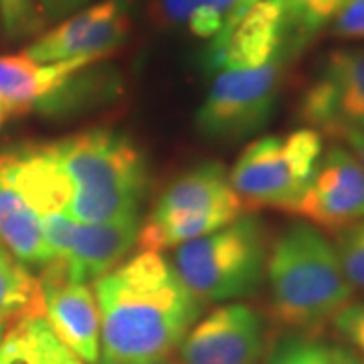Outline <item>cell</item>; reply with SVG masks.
I'll return each instance as SVG.
<instances>
[{
  "instance_id": "cell-3",
  "label": "cell",
  "mask_w": 364,
  "mask_h": 364,
  "mask_svg": "<svg viewBox=\"0 0 364 364\" xmlns=\"http://www.w3.org/2000/svg\"><path fill=\"white\" fill-rule=\"evenodd\" d=\"M53 146L73 186L71 219L112 223L138 217L148 188V168L128 134L93 128L65 136Z\"/></svg>"
},
{
  "instance_id": "cell-15",
  "label": "cell",
  "mask_w": 364,
  "mask_h": 364,
  "mask_svg": "<svg viewBox=\"0 0 364 364\" xmlns=\"http://www.w3.org/2000/svg\"><path fill=\"white\" fill-rule=\"evenodd\" d=\"M287 57V28L282 4L277 0H259L243 14L221 43L208 47L207 65L219 69H251Z\"/></svg>"
},
{
  "instance_id": "cell-31",
  "label": "cell",
  "mask_w": 364,
  "mask_h": 364,
  "mask_svg": "<svg viewBox=\"0 0 364 364\" xmlns=\"http://www.w3.org/2000/svg\"><path fill=\"white\" fill-rule=\"evenodd\" d=\"M11 116H14V109L11 105H6L0 100V126H2L4 122H9V117Z\"/></svg>"
},
{
  "instance_id": "cell-5",
  "label": "cell",
  "mask_w": 364,
  "mask_h": 364,
  "mask_svg": "<svg viewBox=\"0 0 364 364\" xmlns=\"http://www.w3.org/2000/svg\"><path fill=\"white\" fill-rule=\"evenodd\" d=\"M241 208L225 166L200 164L166 186L138 233V245L158 253L181 247L227 227L241 215Z\"/></svg>"
},
{
  "instance_id": "cell-9",
  "label": "cell",
  "mask_w": 364,
  "mask_h": 364,
  "mask_svg": "<svg viewBox=\"0 0 364 364\" xmlns=\"http://www.w3.org/2000/svg\"><path fill=\"white\" fill-rule=\"evenodd\" d=\"M130 31L132 0H100L53 25L23 53L39 63L102 61L124 45Z\"/></svg>"
},
{
  "instance_id": "cell-32",
  "label": "cell",
  "mask_w": 364,
  "mask_h": 364,
  "mask_svg": "<svg viewBox=\"0 0 364 364\" xmlns=\"http://www.w3.org/2000/svg\"><path fill=\"white\" fill-rule=\"evenodd\" d=\"M150 364H184L181 360V358H170V356H166V358H160V360H156V363H150Z\"/></svg>"
},
{
  "instance_id": "cell-30",
  "label": "cell",
  "mask_w": 364,
  "mask_h": 364,
  "mask_svg": "<svg viewBox=\"0 0 364 364\" xmlns=\"http://www.w3.org/2000/svg\"><path fill=\"white\" fill-rule=\"evenodd\" d=\"M312 364H332V360H330V350L324 348V346H316L314 348Z\"/></svg>"
},
{
  "instance_id": "cell-12",
  "label": "cell",
  "mask_w": 364,
  "mask_h": 364,
  "mask_svg": "<svg viewBox=\"0 0 364 364\" xmlns=\"http://www.w3.org/2000/svg\"><path fill=\"white\" fill-rule=\"evenodd\" d=\"M265 344L263 316L245 304H227L188 330L178 356L184 364H259Z\"/></svg>"
},
{
  "instance_id": "cell-20",
  "label": "cell",
  "mask_w": 364,
  "mask_h": 364,
  "mask_svg": "<svg viewBox=\"0 0 364 364\" xmlns=\"http://www.w3.org/2000/svg\"><path fill=\"white\" fill-rule=\"evenodd\" d=\"M41 308L39 279L0 243V328Z\"/></svg>"
},
{
  "instance_id": "cell-21",
  "label": "cell",
  "mask_w": 364,
  "mask_h": 364,
  "mask_svg": "<svg viewBox=\"0 0 364 364\" xmlns=\"http://www.w3.org/2000/svg\"><path fill=\"white\" fill-rule=\"evenodd\" d=\"M282 4L287 28L289 55L296 57L310 41L330 25L344 0H277Z\"/></svg>"
},
{
  "instance_id": "cell-35",
  "label": "cell",
  "mask_w": 364,
  "mask_h": 364,
  "mask_svg": "<svg viewBox=\"0 0 364 364\" xmlns=\"http://www.w3.org/2000/svg\"><path fill=\"white\" fill-rule=\"evenodd\" d=\"M363 364H364V358H363Z\"/></svg>"
},
{
  "instance_id": "cell-7",
  "label": "cell",
  "mask_w": 364,
  "mask_h": 364,
  "mask_svg": "<svg viewBox=\"0 0 364 364\" xmlns=\"http://www.w3.org/2000/svg\"><path fill=\"white\" fill-rule=\"evenodd\" d=\"M287 57L251 69H219L196 112V130L219 142L243 140L273 114Z\"/></svg>"
},
{
  "instance_id": "cell-25",
  "label": "cell",
  "mask_w": 364,
  "mask_h": 364,
  "mask_svg": "<svg viewBox=\"0 0 364 364\" xmlns=\"http://www.w3.org/2000/svg\"><path fill=\"white\" fill-rule=\"evenodd\" d=\"M332 324L342 338L364 354V304L350 301L344 310L336 314Z\"/></svg>"
},
{
  "instance_id": "cell-17",
  "label": "cell",
  "mask_w": 364,
  "mask_h": 364,
  "mask_svg": "<svg viewBox=\"0 0 364 364\" xmlns=\"http://www.w3.org/2000/svg\"><path fill=\"white\" fill-rule=\"evenodd\" d=\"M249 9L247 0H156L154 13L164 26L184 28L215 47Z\"/></svg>"
},
{
  "instance_id": "cell-14",
  "label": "cell",
  "mask_w": 364,
  "mask_h": 364,
  "mask_svg": "<svg viewBox=\"0 0 364 364\" xmlns=\"http://www.w3.org/2000/svg\"><path fill=\"white\" fill-rule=\"evenodd\" d=\"M0 176L41 219L69 215L73 186L53 142L14 144L0 150Z\"/></svg>"
},
{
  "instance_id": "cell-24",
  "label": "cell",
  "mask_w": 364,
  "mask_h": 364,
  "mask_svg": "<svg viewBox=\"0 0 364 364\" xmlns=\"http://www.w3.org/2000/svg\"><path fill=\"white\" fill-rule=\"evenodd\" d=\"M330 33L342 41H364V0H344L330 21Z\"/></svg>"
},
{
  "instance_id": "cell-6",
  "label": "cell",
  "mask_w": 364,
  "mask_h": 364,
  "mask_svg": "<svg viewBox=\"0 0 364 364\" xmlns=\"http://www.w3.org/2000/svg\"><path fill=\"white\" fill-rule=\"evenodd\" d=\"M322 152V134L312 128L263 136L245 146L229 181L241 205L291 210L312 181Z\"/></svg>"
},
{
  "instance_id": "cell-19",
  "label": "cell",
  "mask_w": 364,
  "mask_h": 364,
  "mask_svg": "<svg viewBox=\"0 0 364 364\" xmlns=\"http://www.w3.org/2000/svg\"><path fill=\"white\" fill-rule=\"evenodd\" d=\"M0 243L26 267H47L55 255L45 241L39 217L0 176Z\"/></svg>"
},
{
  "instance_id": "cell-8",
  "label": "cell",
  "mask_w": 364,
  "mask_h": 364,
  "mask_svg": "<svg viewBox=\"0 0 364 364\" xmlns=\"http://www.w3.org/2000/svg\"><path fill=\"white\" fill-rule=\"evenodd\" d=\"M55 263L69 279L87 284L104 277L138 243V217L112 223H79L69 215L41 219Z\"/></svg>"
},
{
  "instance_id": "cell-29",
  "label": "cell",
  "mask_w": 364,
  "mask_h": 364,
  "mask_svg": "<svg viewBox=\"0 0 364 364\" xmlns=\"http://www.w3.org/2000/svg\"><path fill=\"white\" fill-rule=\"evenodd\" d=\"M328 350H330L332 364H363L360 358H356L352 352L344 350V348H328Z\"/></svg>"
},
{
  "instance_id": "cell-28",
  "label": "cell",
  "mask_w": 364,
  "mask_h": 364,
  "mask_svg": "<svg viewBox=\"0 0 364 364\" xmlns=\"http://www.w3.org/2000/svg\"><path fill=\"white\" fill-rule=\"evenodd\" d=\"M334 140L344 144L352 154L358 158V162L364 168V130H344L340 132L338 136H334Z\"/></svg>"
},
{
  "instance_id": "cell-34",
  "label": "cell",
  "mask_w": 364,
  "mask_h": 364,
  "mask_svg": "<svg viewBox=\"0 0 364 364\" xmlns=\"http://www.w3.org/2000/svg\"><path fill=\"white\" fill-rule=\"evenodd\" d=\"M2 334H4V332H2V328H0V340H2Z\"/></svg>"
},
{
  "instance_id": "cell-11",
  "label": "cell",
  "mask_w": 364,
  "mask_h": 364,
  "mask_svg": "<svg viewBox=\"0 0 364 364\" xmlns=\"http://www.w3.org/2000/svg\"><path fill=\"white\" fill-rule=\"evenodd\" d=\"M291 213L314 227L334 231L364 221V168L358 158L340 142L322 152Z\"/></svg>"
},
{
  "instance_id": "cell-26",
  "label": "cell",
  "mask_w": 364,
  "mask_h": 364,
  "mask_svg": "<svg viewBox=\"0 0 364 364\" xmlns=\"http://www.w3.org/2000/svg\"><path fill=\"white\" fill-rule=\"evenodd\" d=\"M93 0H37L43 26L57 25L67 16L75 14L81 9L90 6Z\"/></svg>"
},
{
  "instance_id": "cell-23",
  "label": "cell",
  "mask_w": 364,
  "mask_h": 364,
  "mask_svg": "<svg viewBox=\"0 0 364 364\" xmlns=\"http://www.w3.org/2000/svg\"><path fill=\"white\" fill-rule=\"evenodd\" d=\"M0 26L9 39H23L41 31L37 0H0Z\"/></svg>"
},
{
  "instance_id": "cell-2",
  "label": "cell",
  "mask_w": 364,
  "mask_h": 364,
  "mask_svg": "<svg viewBox=\"0 0 364 364\" xmlns=\"http://www.w3.org/2000/svg\"><path fill=\"white\" fill-rule=\"evenodd\" d=\"M275 324L312 334L336 318L354 298L334 243L310 223H291L267 255Z\"/></svg>"
},
{
  "instance_id": "cell-4",
  "label": "cell",
  "mask_w": 364,
  "mask_h": 364,
  "mask_svg": "<svg viewBox=\"0 0 364 364\" xmlns=\"http://www.w3.org/2000/svg\"><path fill=\"white\" fill-rule=\"evenodd\" d=\"M265 225L239 215L215 233L174 249L172 267L200 304L231 301L257 291L267 267Z\"/></svg>"
},
{
  "instance_id": "cell-33",
  "label": "cell",
  "mask_w": 364,
  "mask_h": 364,
  "mask_svg": "<svg viewBox=\"0 0 364 364\" xmlns=\"http://www.w3.org/2000/svg\"><path fill=\"white\" fill-rule=\"evenodd\" d=\"M249 2V6H253V4H255V2H259V0H247Z\"/></svg>"
},
{
  "instance_id": "cell-22",
  "label": "cell",
  "mask_w": 364,
  "mask_h": 364,
  "mask_svg": "<svg viewBox=\"0 0 364 364\" xmlns=\"http://www.w3.org/2000/svg\"><path fill=\"white\" fill-rule=\"evenodd\" d=\"M334 249L348 284L354 289L364 291V221L340 229Z\"/></svg>"
},
{
  "instance_id": "cell-10",
  "label": "cell",
  "mask_w": 364,
  "mask_h": 364,
  "mask_svg": "<svg viewBox=\"0 0 364 364\" xmlns=\"http://www.w3.org/2000/svg\"><path fill=\"white\" fill-rule=\"evenodd\" d=\"M299 117L330 138L344 130H364V49H336L326 57L301 95Z\"/></svg>"
},
{
  "instance_id": "cell-16",
  "label": "cell",
  "mask_w": 364,
  "mask_h": 364,
  "mask_svg": "<svg viewBox=\"0 0 364 364\" xmlns=\"http://www.w3.org/2000/svg\"><path fill=\"white\" fill-rule=\"evenodd\" d=\"M100 61L73 59L61 63H39L25 53L0 55V100L14 114L28 112L53 100L65 90L75 75Z\"/></svg>"
},
{
  "instance_id": "cell-1",
  "label": "cell",
  "mask_w": 364,
  "mask_h": 364,
  "mask_svg": "<svg viewBox=\"0 0 364 364\" xmlns=\"http://www.w3.org/2000/svg\"><path fill=\"white\" fill-rule=\"evenodd\" d=\"M100 310V363L150 364L170 356L203 304L186 289L172 261L142 249L93 282Z\"/></svg>"
},
{
  "instance_id": "cell-27",
  "label": "cell",
  "mask_w": 364,
  "mask_h": 364,
  "mask_svg": "<svg viewBox=\"0 0 364 364\" xmlns=\"http://www.w3.org/2000/svg\"><path fill=\"white\" fill-rule=\"evenodd\" d=\"M316 344L308 342H289L275 354L272 364H312Z\"/></svg>"
},
{
  "instance_id": "cell-13",
  "label": "cell",
  "mask_w": 364,
  "mask_h": 364,
  "mask_svg": "<svg viewBox=\"0 0 364 364\" xmlns=\"http://www.w3.org/2000/svg\"><path fill=\"white\" fill-rule=\"evenodd\" d=\"M41 308L55 336L83 364L100 363V310L87 284L69 279L51 261L39 277Z\"/></svg>"
},
{
  "instance_id": "cell-18",
  "label": "cell",
  "mask_w": 364,
  "mask_h": 364,
  "mask_svg": "<svg viewBox=\"0 0 364 364\" xmlns=\"http://www.w3.org/2000/svg\"><path fill=\"white\" fill-rule=\"evenodd\" d=\"M0 364H83L47 324L43 310L16 318L0 340Z\"/></svg>"
}]
</instances>
